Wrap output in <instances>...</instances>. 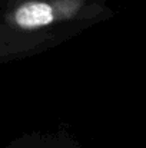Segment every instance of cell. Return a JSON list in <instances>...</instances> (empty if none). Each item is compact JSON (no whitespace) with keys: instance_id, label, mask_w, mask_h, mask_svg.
Returning <instances> with one entry per match:
<instances>
[{"instance_id":"1","label":"cell","mask_w":146,"mask_h":148,"mask_svg":"<svg viewBox=\"0 0 146 148\" xmlns=\"http://www.w3.org/2000/svg\"><path fill=\"white\" fill-rule=\"evenodd\" d=\"M109 16L105 0H0V65L54 49Z\"/></svg>"},{"instance_id":"2","label":"cell","mask_w":146,"mask_h":148,"mask_svg":"<svg viewBox=\"0 0 146 148\" xmlns=\"http://www.w3.org/2000/svg\"><path fill=\"white\" fill-rule=\"evenodd\" d=\"M0 148H82L67 132H23L10 141L0 144Z\"/></svg>"}]
</instances>
